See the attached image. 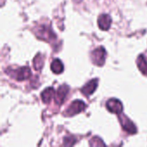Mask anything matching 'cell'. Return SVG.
<instances>
[{"label":"cell","mask_w":147,"mask_h":147,"mask_svg":"<svg viewBox=\"0 0 147 147\" xmlns=\"http://www.w3.org/2000/svg\"><path fill=\"white\" fill-rule=\"evenodd\" d=\"M85 108H86V105L83 101L76 100L71 103L69 108L65 111L64 115L65 116H70V117L74 116L75 115H78V114L81 113L82 111H84L85 109Z\"/></svg>","instance_id":"6da1fadb"},{"label":"cell","mask_w":147,"mask_h":147,"mask_svg":"<svg viewBox=\"0 0 147 147\" xmlns=\"http://www.w3.org/2000/svg\"><path fill=\"white\" fill-rule=\"evenodd\" d=\"M90 56H91V60L95 65L98 66H102L105 63L106 51L102 47H99L91 53Z\"/></svg>","instance_id":"7a4b0ae2"},{"label":"cell","mask_w":147,"mask_h":147,"mask_svg":"<svg viewBox=\"0 0 147 147\" xmlns=\"http://www.w3.org/2000/svg\"><path fill=\"white\" fill-rule=\"evenodd\" d=\"M35 34L38 38L47 41H51L52 40H54L56 38V35L52 31V29L45 25H41L39 28H37Z\"/></svg>","instance_id":"3957f363"},{"label":"cell","mask_w":147,"mask_h":147,"mask_svg":"<svg viewBox=\"0 0 147 147\" xmlns=\"http://www.w3.org/2000/svg\"><path fill=\"white\" fill-rule=\"evenodd\" d=\"M11 77H13L17 81H24L28 79L31 76L30 68L28 66H24L22 68H18L16 70L12 71V72H9Z\"/></svg>","instance_id":"277c9868"},{"label":"cell","mask_w":147,"mask_h":147,"mask_svg":"<svg viewBox=\"0 0 147 147\" xmlns=\"http://www.w3.org/2000/svg\"><path fill=\"white\" fill-rule=\"evenodd\" d=\"M106 107H107V109L112 114L120 115L123 111L122 103L118 99H115V98L109 99L106 103Z\"/></svg>","instance_id":"5b68a950"},{"label":"cell","mask_w":147,"mask_h":147,"mask_svg":"<svg viewBox=\"0 0 147 147\" xmlns=\"http://www.w3.org/2000/svg\"><path fill=\"white\" fill-rule=\"evenodd\" d=\"M119 120H120V122L122 126V128L126 132H127L128 134H136L137 128L135 127V125L127 117H126L125 115H121V116H120Z\"/></svg>","instance_id":"8992f818"},{"label":"cell","mask_w":147,"mask_h":147,"mask_svg":"<svg viewBox=\"0 0 147 147\" xmlns=\"http://www.w3.org/2000/svg\"><path fill=\"white\" fill-rule=\"evenodd\" d=\"M69 90H70L69 87L65 84L59 87V89L56 91V95H55V98H54L55 102L58 105H61L64 102V101L69 92Z\"/></svg>","instance_id":"52a82bcc"},{"label":"cell","mask_w":147,"mask_h":147,"mask_svg":"<svg viewBox=\"0 0 147 147\" xmlns=\"http://www.w3.org/2000/svg\"><path fill=\"white\" fill-rule=\"evenodd\" d=\"M98 22V26L102 30H109L110 26H111V22H112V18L108 14H102L98 17L97 20Z\"/></svg>","instance_id":"ba28073f"},{"label":"cell","mask_w":147,"mask_h":147,"mask_svg":"<svg viewBox=\"0 0 147 147\" xmlns=\"http://www.w3.org/2000/svg\"><path fill=\"white\" fill-rule=\"evenodd\" d=\"M97 85H98V80H97L96 78L92 79V80H90V82H88V83L82 88V90H82V93H83L84 95L89 96L92 95V94L95 92V90H96V88H97Z\"/></svg>","instance_id":"9c48e42d"},{"label":"cell","mask_w":147,"mask_h":147,"mask_svg":"<svg viewBox=\"0 0 147 147\" xmlns=\"http://www.w3.org/2000/svg\"><path fill=\"white\" fill-rule=\"evenodd\" d=\"M56 92L53 88H47L41 93V100L44 103H50L51 101L55 98Z\"/></svg>","instance_id":"30bf717a"},{"label":"cell","mask_w":147,"mask_h":147,"mask_svg":"<svg viewBox=\"0 0 147 147\" xmlns=\"http://www.w3.org/2000/svg\"><path fill=\"white\" fill-rule=\"evenodd\" d=\"M51 70L55 74L62 73L63 71H64V65L61 62V60H59V59H53L52 64H51Z\"/></svg>","instance_id":"8fae6325"},{"label":"cell","mask_w":147,"mask_h":147,"mask_svg":"<svg viewBox=\"0 0 147 147\" xmlns=\"http://www.w3.org/2000/svg\"><path fill=\"white\" fill-rule=\"evenodd\" d=\"M137 64H138V67H139L140 71L145 76H147V59L143 54H140L138 57Z\"/></svg>","instance_id":"7c38bea8"},{"label":"cell","mask_w":147,"mask_h":147,"mask_svg":"<svg viewBox=\"0 0 147 147\" xmlns=\"http://www.w3.org/2000/svg\"><path fill=\"white\" fill-rule=\"evenodd\" d=\"M43 63H44V59L40 54H37L36 57L34 59V67L35 70L39 71L43 67Z\"/></svg>","instance_id":"4fadbf2b"}]
</instances>
